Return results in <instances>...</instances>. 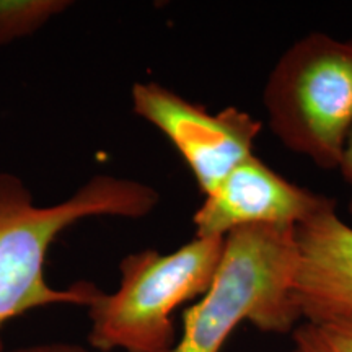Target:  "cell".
I'll return each instance as SVG.
<instances>
[{"mask_svg": "<svg viewBox=\"0 0 352 352\" xmlns=\"http://www.w3.org/2000/svg\"><path fill=\"white\" fill-rule=\"evenodd\" d=\"M290 352H352V315L302 321L292 331Z\"/></svg>", "mask_w": 352, "mask_h": 352, "instance_id": "obj_9", "label": "cell"}, {"mask_svg": "<svg viewBox=\"0 0 352 352\" xmlns=\"http://www.w3.org/2000/svg\"><path fill=\"white\" fill-rule=\"evenodd\" d=\"M70 6L69 0H0V47L32 36Z\"/></svg>", "mask_w": 352, "mask_h": 352, "instance_id": "obj_8", "label": "cell"}, {"mask_svg": "<svg viewBox=\"0 0 352 352\" xmlns=\"http://www.w3.org/2000/svg\"><path fill=\"white\" fill-rule=\"evenodd\" d=\"M226 236H195L171 253L142 250L120 263L116 292L96 294L87 307L88 342L98 352H168L175 346L171 315L204 296L222 259Z\"/></svg>", "mask_w": 352, "mask_h": 352, "instance_id": "obj_3", "label": "cell"}, {"mask_svg": "<svg viewBox=\"0 0 352 352\" xmlns=\"http://www.w3.org/2000/svg\"><path fill=\"white\" fill-rule=\"evenodd\" d=\"M132 109L173 144L204 196L253 155L261 122L236 107L210 113L157 82L135 83Z\"/></svg>", "mask_w": 352, "mask_h": 352, "instance_id": "obj_5", "label": "cell"}, {"mask_svg": "<svg viewBox=\"0 0 352 352\" xmlns=\"http://www.w3.org/2000/svg\"><path fill=\"white\" fill-rule=\"evenodd\" d=\"M334 199L290 183L252 155L206 196L195 212V236H226L246 226L298 227Z\"/></svg>", "mask_w": 352, "mask_h": 352, "instance_id": "obj_6", "label": "cell"}, {"mask_svg": "<svg viewBox=\"0 0 352 352\" xmlns=\"http://www.w3.org/2000/svg\"><path fill=\"white\" fill-rule=\"evenodd\" d=\"M263 103L285 148L338 170L352 132V39L320 32L297 39L271 70Z\"/></svg>", "mask_w": 352, "mask_h": 352, "instance_id": "obj_4", "label": "cell"}, {"mask_svg": "<svg viewBox=\"0 0 352 352\" xmlns=\"http://www.w3.org/2000/svg\"><path fill=\"white\" fill-rule=\"evenodd\" d=\"M296 232V300L302 320L352 315V227L331 206Z\"/></svg>", "mask_w": 352, "mask_h": 352, "instance_id": "obj_7", "label": "cell"}, {"mask_svg": "<svg viewBox=\"0 0 352 352\" xmlns=\"http://www.w3.org/2000/svg\"><path fill=\"white\" fill-rule=\"evenodd\" d=\"M338 170L341 171L342 178H344L346 182L352 186V132H351L349 139H347L344 153H342L341 164H340V166H338ZM347 208H349V212L352 215V197H351L349 206H347Z\"/></svg>", "mask_w": 352, "mask_h": 352, "instance_id": "obj_11", "label": "cell"}, {"mask_svg": "<svg viewBox=\"0 0 352 352\" xmlns=\"http://www.w3.org/2000/svg\"><path fill=\"white\" fill-rule=\"evenodd\" d=\"M158 202L151 184L101 173L65 201L38 206L20 176L0 173V352L6 351L2 329L10 320L50 305L88 307L100 292L88 280L67 289L47 283L46 254L60 233L88 217L144 219Z\"/></svg>", "mask_w": 352, "mask_h": 352, "instance_id": "obj_1", "label": "cell"}, {"mask_svg": "<svg viewBox=\"0 0 352 352\" xmlns=\"http://www.w3.org/2000/svg\"><path fill=\"white\" fill-rule=\"evenodd\" d=\"M3 352H96L88 349L85 346L74 344V342H41V344H30L15 347L12 351Z\"/></svg>", "mask_w": 352, "mask_h": 352, "instance_id": "obj_10", "label": "cell"}, {"mask_svg": "<svg viewBox=\"0 0 352 352\" xmlns=\"http://www.w3.org/2000/svg\"><path fill=\"white\" fill-rule=\"evenodd\" d=\"M297 227L246 226L226 235L208 292L183 314V334L168 352H220L233 329L248 321L266 333L294 331Z\"/></svg>", "mask_w": 352, "mask_h": 352, "instance_id": "obj_2", "label": "cell"}]
</instances>
